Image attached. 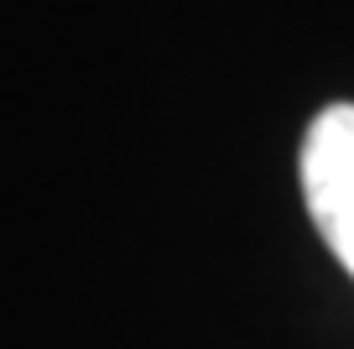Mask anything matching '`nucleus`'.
I'll list each match as a JSON object with an SVG mask.
<instances>
[{"label":"nucleus","mask_w":354,"mask_h":349,"mask_svg":"<svg viewBox=\"0 0 354 349\" xmlns=\"http://www.w3.org/2000/svg\"><path fill=\"white\" fill-rule=\"evenodd\" d=\"M302 198L328 240V251L354 276V105H328L302 136Z\"/></svg>","instance_id":"nucleus-1"}]
</instances>
